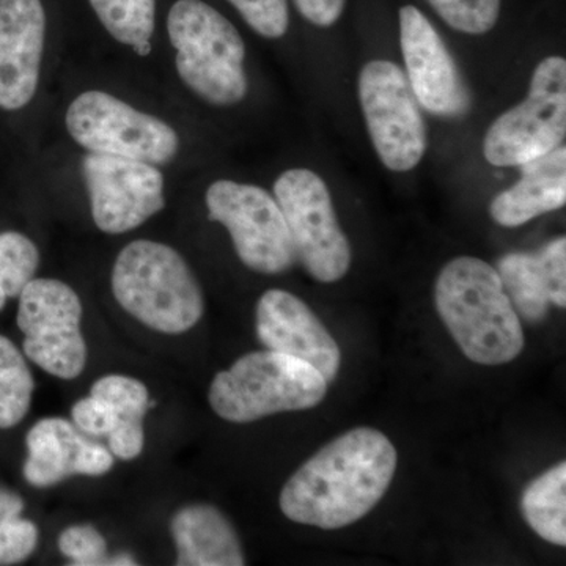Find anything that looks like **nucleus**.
<instances>
[{"label":"nucleus","instance_id":"f257e3e1","mask_svg":"<svg viewBox=\"0 0 566 566\" xmlns=\"http://www.w3.org/2000/svg\"><path fill=\"white\" fill-rule=\"evenodd\" d=\"M397 471V450L374 428H354L305 461L282 488L290 521L324 531L356 523L385 497Z\"/></svg>","mask_w":566,"mask_h":566},{"label":"nucleus","instance_id":"f03ea898","mask_svg":"<svg viewBox=\"0 0 566 566\" xmlns=\"http://www.w3.org/2000/svg\"><path fill=\"white\" fill-rule=\"evenodd\" d=\"M438 314L472 363H512L524 349L523 326L495 268L475 256L447 263L434 286Z\"/></svg>","mask_w":566,"mask_h":566},{"label":"nucleus","instance_id":"7ed1b4c3","mask_svg":"<svg viewBox=\"0 0 566 566\" xmlns=\"http://www.w3.org/2000/svg\"><path fill=\"white\" fill-rule=\"evenodd\" d=\"M112 293L133 318L163 334H185L202 319V286L172 245L136 240L112 268Z\"/></svg>","mask_w":566,"mask_h":566},{"label":"nucleus","instance_id":"20e7f679","mask_svg":"<svg viewBox=\"0 0 566 566\" xmlns=\"http://www.w3.org/2000/svg\"><path fill=\"white\" fill-rule=\"evenodd\" d=\"M178 76L214 106H234L248 95L245 46L237 28L203 0H177L167 17Z\"/></svg>","mask_w":566,"mask_h":566},{"label":"nucleus","instance_id":"39448f33","mask_svg":"<svg viewBox=\"0 0 566 566\" xmlns=\"http://www.w3.org/2000/svg\"><path fill=\"white\" fill-rule=\"evenodd\" d=\"M329 382L311 364L286 354L255 352L212 378L208 401L227 422L249 423L305 411L324 400Z\"/></svg>","mask_w":566,"mask_h":566},{"label":"nucleus","instance_id":"423d86ee","mask_svg":"<svg viewBox=\"0 0 566 566\" xmlns=\"http://www.w3.org/2000/svg\"><path fill=\"white\" fill-rule=\"evenodd\" d=\"M65 125L80 147L98 155L163 166L180 150V137L172 126L107 92L76 96L66 111Z\"/></svg>","mask_w":566,"mask_h":566},{"label":"nucleus","instance_id":"0eeeda50","mask_svg":"<svg viewBox=\"0 0 566 566\" xmlns=\"http://www.w3.org/2000/svg\"><path fill=\"white\" fill-rule=\"evenodd\" d=\"M566 134V61L545 59L532 76L527 98L495 118L483 140L486 161L521 167L560 147Z\"/></svg>","mask_w":566,"mask_h":566},{"label":"nucleus","instance_id":"6e6552de","mask_svg":"<svg viewBox=\"0 0 566 566\" xmlns=\"http://www.w3.org/2000/svg\"><path fill=\"white\" fill-rule=\"evenodd\" d=\"M274 197L304 270L323 283L344 279L352 266V245L323 178L308 169L286 170L275 180Z\"/></svg>","mask_w":566,"mask_h":566},{"label":"nucleus","instance_id":"1a4fd4ad","mask_svg":"<svg viewBox=\"0 0 566 566\" xmlns=\"http://www.w3.org/2000/svg\"><path fill=\"white\" fill-rule=\"evenodd\" d=\"M208 219L229 230L241 262L260 274L292 270L296 252L277 200L255 185L218 180L205 193Z\"/></svg>","mask_w":566,"mask_h":566},{"label":"nucleus","instance_id":"9d476101","mask_svg":"<svg viewBox=\"0 0 566 566\" xmlns=\"http://www.w3.org/2000/svg\"><path fill=\"white\" fill-rule=\"evenodd\" d=\"M17 323L25 356L59 379H76L87 365L80 294L59 279H32L20 294Z\"/></svg>","mask_w":566,"mask_h":566},{"label":"nucleus","instance_id":"9b49d317","mask_svg":"<svg viewBox=\"0 0 566 566\" xmlns=\"http://www.w3.org/2000/svg\"><path fill=\"white\" fill-rule=\"evenodd\" d=\"M359 99L379 159L392 172H409L427 150V126L408 77L389 61L360 71Z\"/></svg>","mask_w":566,"mask_h":566},{"label":"nucleus","instance_id":"f8f14e48","mask_svg":"<svg viewBox=\"0 0 566 566\" xmlns=\"http://www.w3.org/2000/svg\"><path fill=\"white\" fill-rule=\"evenodd\" d=\"M82 175L93 222L103 233L133 232L166 208V180L155 164L87 153Z\"/></svg>","mask_w":566,"mask_h":566},{"label":"nucleus","instance_id":"ddd939ff","mask_svg":"<svg viewBox=\"0 0 566 566\" xmlns=\"http://www.w3.org/2000/svg\"><path fill=\"white\" fill-rule=\"evenodd\" d=\"M401 51L417 102L430 114L460 118L471 109V93L444 40L422 11L400 10Z\"/></svg>","mask_w":566,"mask_h":566},{"label":"nucleus","instance_id":"4468645a","mask_svg":"<svg viewBox=\"0 0 566 566\" xmlns=\"http://www.w3.org/2000/svg\"><path fill=\"white\" fill-rule=\"evenodd\" d=\"M256 337L270 352L311 364L333 382L340 370L337 342L312 308L285 290H268L256 304Z\"/></svg>","mask_w":566,"mask_h":566},{"label":"nucleus","instance_id":"2eb2a0df","mask_svg":"<svg viewBox=\"0 0 566 566\" xmlns=\"http://www.w3.org/2000/svg\"><path fill=\"white\" fill-rule=\"evenodd\" d=\"M46 39L41 0H0V109L31 104L39 88Z\"/></svg>","mask_w":566,"mask_h":566},{"label":"nucleus","instance_id":"dca6fc26","mask_svg":"<svg viewBox=\"0 0 566 566\" xmlns=\"http://www.w3.org/2000/svg\"><path fill=\"white\" fill-rule=\"evenodd\" d=\"M25 482L35 488L59 485L74 475L99 476L114 468L109 447L85 438L70 420L44 417L25 436Z\"/></svg>","mask_w":566,"mask_h":566},{"label":"nucleus","instance_id":"f3484780","mask_svg":"<svg viewBox=\"0 0 566 566\" xmlns=\"http://www.w3.org/2000/svg\"><path fill=\"white\" fill-rule=\"evenodd\" d=\"M177 565L243 566L240 536L229 517L210 504L181 506L170 520Z\"/></svg>","mask_w":566,"mask_h":566},{"label":"nucleus","instance_id":"a211bd4d","mask_svg":"<svg viewBox=\"0 0 566 566\" xmlns=\"http://www.w3.org/2000/svg\"><path fill=\"white\" fill-rule=\"evenodd\" d=\"M521 180L499 193L491 216L502 227H520L566 203V148L564 145L542 158L523 164Z\"/></svg>","mask_w":566,"mask_h":566},{"label":"nucleus","instance_id":"6ab92c4d","mask_svg":"<svg viewBox=\"0 0 566 566\" xmlns=\"http://www.w3.org/2000/svg\"><path fill=\"white\" fill-rule=\"evenodd\" d=\"M91 394L98 395L115 412L114 431L107 436L112 455L133 461L144 452V417L150 409V392L139 379L126 375H104L93 382Z\"/></svg>","mask_w":566,"mask_h":566},{"label":"nucleus","instance_id":"aec40b11","mask_svg":"<svg viewBox=\"0 0 566 566\" xmlns=\"http://www.w3.org/2000/svg\"><path fill=\"white\" fill-rule=\"evenodd\" d=\"M521 512L543 539L566 545V463L549 469L526 488Z\"/></svg>","mask_w":566,"mask_h":566},{"label":"nucleus","instance_id":"412c9836","mask_svg":"<svg viewBox=\"0 0 566 566\" xmlns=\"http://www.w3.org/2000/svg\"><path fill=\"white\" fill-rule=\"evenodd\" d=\"M499 277L520 318L539 323L549 312V293L536 253L515 252L499 260Z\"/></svg>","mask_w":566,"mask_h":566},{"label":"nucleus","instance_id":"4be33fe9","mask_svg":"<svg viewBox=\"0 0 566 566\" xmlns=\"http://www.w3.org/2000/svg\"><path fill=\"white\" fill-rule=\"evenodd\" d=\"M112 39L132 48L140 57L151 52L156 0H88Z\"/></svg>","mask_w":566,"mask_h":566},{"label":"nucleus","instance_id":"5701e85b","mask_svg":"<svg viewBox=\"0 0 566 566\" xmlns=\"http://www.w3.org/2000/svg\"><path fill=\"white\" fill-rule=\"evenodd\" d=\"M35 379L17 345L0 334V430L20 424L32 405Z\"/></svg>","mask_w":566,"mask_h":566},{"label":"nucleus","instance_id":"b1692460","mask_svg":"<svg viewBox=\"0 0 566 566\" xmlns=\"http://www.w3.org/2000/svg\"><path fill=\"white\" fill-rule=\"evenodd\" d=\"M40 266V252L31 238L18 232H0V311L20 297Z\"/></svg>","mask_w":566,"mask_h":566},{"label":"nucleus","instance_id":"393cba45","mask_svg":"<svg viewBox=\"0 0 566 566\" xmlns=\"http://www.w3.org/2000/svg\"><path fill=\"white\" fill-rule=\"evenodd\" d=\"M59 551L69 558L71 565L103 566V565H137L129 554L109 556L107 543L102 532L96 531L92 524H74L66 527L59 535Z\"/></svg>","mask_w":566,"mask_h":566},{"label":"nucleus","instance_id":"a878e982","mask_svg":"<svg viewBox=\"0 0 566 566\" xmlns=\"http://www.w3.org/2000/svg\"><path fill=\"white\" fill-rule=\"evenodd\" d=\"M455 31L482 35L497 24L501 0H428Z\"/></svg>","mask_w":566,"mask_h":566},{"label":"nucleus","instance_id":"bb28decb","mask_svg":"<svg viewBox=\"0 0 566 566\" xmlns=\"http://www.w3.org/2000/svg\"><path fill=\"white\" fill-rule=\"evenodd\" d=\"M251 29L264 39H281L289 31L286 0H229Z\"/></svg>","mask_w":566,"mask_h":566},{"label":"nucleus","instance_id":"cd10ccee","mask_svg":"<svg viewBox=\"0 0 566 566\" xmlns=\"http://www.w3.org/2000/svg\"><path fill=\"white\" fill-rule=\"evenodd\" d=\"M40 531L24 517L0 521V565L21 564L35 553Z\"/></svg>","mask_w":566,"mask_h":566},{"label":"nucleus","instance_id":"c85d7f7f","mask_svg":"<svg viewBox=\"0 0 566 566\" xmlns=\"http://www.w3.org/2000/svg\"><path fill=\"white\" fill-rule=\"evenodd\" d=\"M71 419L82 433L106 436V438L117 424L112 406L104 398L93 394L81 398L73 405Z\"/></svg>","mask_w":566,"mask_h":566},{"label":"nucleus","instance_id":"c756f323","mask_svg":"<svg viewBox=\"0 0 566 566\" xmlns=\"http://www.w3.org/2000/svg\"><path fill=\"white\" fill-rule=\"evenodd\" d=\"M536 256L545 274L551 304L564 308L566 305V238L560 237L543 245L536 252Z\"/></svg>","mask_w":566,"mask_h":566},{"label":"nucleus","instance_id":"7c9ffc66","mask_svg":"<svg viewBox=\"0 0 566 566\" xmlns=\"http://www.w3.org/2000/svg\"><path fill=\"white\" fill-rule=\"evenodd\" d=\"M305 20L319 28H331L340 20L345 0H294Z\"/></svg>","mask_w":566,"mask_h":566},{"label":"nucleus","instance_id":"2f4dec72","mask_svg":"<svg viewBox=\"0 0 566 566\" xmlns=\"http://www.w3.org/2000/svg\"><path fill=\"white\" fill-rule=\"evenodd\" d=\"M24 512V501L20 494L0 488V521L18 517Z\"/></svg>","mask_w":566,"mask_h":566}]
</instances>
